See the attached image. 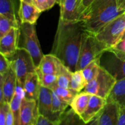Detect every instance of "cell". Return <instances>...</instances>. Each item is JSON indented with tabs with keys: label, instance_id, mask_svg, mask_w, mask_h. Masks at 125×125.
<instances>
[{
	"label": "cell",
	"instance_id": "cell-1",
	"mask_svg": "<svg viewBox=\"0 0 125 125\" xmlns=\"http://www.w3.org/2000/svg\"><path fill=\"white\" fill-rule=\"evenodd\" d=\"M87 32L81 21L59 19L51 54L72 72L76 70L83 38Z\"/></svg>",
	"mask_w": 125,
	"mask_h": 125
},
{
	"label": "cell",
	"instance_id": "cell-2",
	"mask_svg": "<svg viewBox=\"0 0 125 125\" xmlns=\"http://www.w3.org/2000/svg\"><path fill=\"white\" fill-rule=\"evenodd\" d=\"M118 7L116 0H94L80 18L84 29L93 35L125 12Z\"/></svg>",
	"mask_w": 125,
	"mask_h": 125
},
{
	"label": "cell",
	"instance_id": "cell-3",
	"mask_svg": "<svg viewBox=\"0 0 125 125\" xmlns=\"http://www.w3.org/2000/svg\"><path fill=\"white\" fill-rule=\"evenodd\" d=\"M18 48L26 50L32 58L36 68L39 65L44 55L38 39L35 24L20 23Z\"/></svg>",
	"mask_w": 125,
	"mask_h": 125
},
{
	"label": "cell",
	"instance_id": "cell-4",
	"mask_svg": "<svg viewBox=\"0 0 125 125\" xmlns=\"http://www.w3.org/2000/svg\"><path fill=\"white\" fill-rule=\"evenodd\" d=\"M125 31V12L106 24L95 36L107 51L122 40Z\"/></svg>",
	"mask_w": 125,
	"mask_h": 125
},
{
	"label": "cell",
	"instance_id": "cell-5",
	"mask_svg": "<svg viewBox=\"0 0 125 125\" xmlns=\"http://www.w3.org/2000/svg\"><path fill=\"white\" fill-rule=\"evenodd\" d=\"M106 51L95 35L86 32L83 38L76 70H82L92 61L101 59Z\"/></svg>",
	"mask_w": 125,
	"mask_h": 125
},
{
	"label": "cell",
	"instance_id": "cell-6",
	"mask_svg": "<svg viewBox=\"0 0 125 125\" xmlns=\"http://www.w3.org/2000/svg\"><path fill=\"white\" fill-rule=\"evenodd\" d=\"M10 68L17 76V84L23 88L26 78L29 73L35 72L36 67L30 54L24 49L18 48L15 53L7 58Z\"/></svg>",
	"mask_w": 125,
	"mask_h": 125
},
{
	"label": "cell",
	"instance_id": "cell-7",
	"mask_svg": "<svg viewBox=\"0 0 125 125\" xmlns=\"http://www.w3.org/2000/svg\"><path fill=\"white\" fill-rule=\"evenodd\" d=\"M117 79L106 68L101 65L97 76L87 83L83 91L107 99Z\"/></svg>",
	"mask_w": 125,
	"mask_h": 125
},
{
	"label": "cell",
	"instance_id": "cell-8",
	"mask_svg": "<svg viewBox=\"0 0 125 125\" xmlns=\"http://www.w3.org/2000/svg\"><path fill=\"white\" fill-rule=\"evenodd\" d=\"M59 19L64 21H78L83 14L81 0H61Z\"/></svg>",
	"mask_w": 125,
	"mask_h": 125
},
{
	"label": "cell",
	"instance_id": "cell-9",
	"mask_svg": "<svg viewBox=\"0 0 125 125\" xmlns=\"http://www.w3.org/2000/svg\"><path fill=\"white\" fill-rule=\"evenodd\" d=\"M39 115L37 101L23 97L21 105L20 125H35Z\"/></svg>",
	"mask_w": 125,
	"mask_h": 125
},
{
	"label": "cell",
	"instance_id": "cell-10",
	"mask_svg": "<svg viewBox=\"0 0 125 125\" xmlns=\"http://www.w3.org/2000/svg\"><path fill=\"white\" fill-rule=\"evenodd\" d=\"M39 114L52 121H58V118L52 111V90L40 85L37 100Z\"/></svg>",
	"mask_w": 125,
	"mask_h": 125
},
{
	"label": "cell",
	"instance_id": "cell-11",
	"mask_svg": "<svg viewBox=\"0 0 125 125\" xmlns=\"http://www.w3.org/2000/svg\"><path fill=\"white\" fill-rule=\"evenodd\" d=\"M18 40L19 28H12L0 38V54L7 58L13 56L18 48Z\"/></svg>",
	"mask_w": 125,
	"mask_h": 125
},
{
	"label": "cell",
	"instance_id": "cell-12",
	"mask_svg": "<svg viewBox=\"0 0 125 125\" xmlns=\"http://www.w3.org/2000/svg\"><path fill=\"white\" fill-rule=\"evenodd\" d=\"M120 107L115 103L107 102L98 116V125H117Z\"/></svg>",
	"mask_w": 125,
	"mask_h": 125
},
{
	"label": "cell",
	"instance_id": "cell-13",
	"mask_svg": "<svg viewBox=\"0 0 125 125\" xmlns=\"http://www.w3.org/2000/svg\"><path fill=\"white\" fill-rule=\"evenodd\" d=\"M41 13L35 5L20 1L18 11V19L20 23L35 24Z\"/></svg>",
	"mask_w": 125,
	"mask_h": 125
},
{
	"label": "cell",
	"instance_id": "cell-14",
	"mask_svg": "<svg viewBox=\"0 0 125 125\" xmlns=\"http://www.w3.org/2000/svg\"><path fill=\"white\" fill-rule=\"evenodd\" d=\"M106 103L107 101L106 99L92 95L86 110L80 115L81 118L85 123L90 122L101 112Z\"/></svg>",
	"mask_w": 125,
	"mask_h": 125
},
{
	"label": "cell",
	"instance_id": "cell-15",
	"mask_svg": "<svg viewBox=\"0 0 125 125\" xmlns=\"http://www.w3.org/2000/svg\"><path fill=\"white\" fill-rule=\"evenodd\" d=\"M40 89V81L36 71L29 73L26 78L23 87L24 97L28 100L37 101Z\"/></svg>",
	"mask_w": 125,
	"mask_h": 125
},
{
	"label": "cell",
	"instance_id": "cell-16",
	"mask_svg": "<svg viewBox=\"0 0 125 125\" xmlns=\"http://www.w3.org/2000/svg\"><path fill=\"white\" fill-rule=\"evenodd\" d=\"M112 56H108L101 64L114 76L117 81L125 78V61H121L111 52Z\"/></svg>",
	"mask_w": 125,
	"mask_h": 125
},
{
	"label": "cell",
	"instance_id": "cell-17",
	"mask_svg": "<svg viewBox=\"0 0 125 125\" xmlns=\"http://www.w3.org/2000/svg\"><path fill=\"white\" fill-rule=\"evenodd\" d=\"M62 64V62L56 56L51 53L50 54L44 55L37 68L45 74L57 76Z\"/></svg>",
	"mask_w": 125,
	"mask_h": 125
},
{
	"label": "cell",
	"instance_id": "cell-18",
	"mask_svg": "<svg viewBox=\"0 0 125 125\" xmlns=\"http://www.w3.org/2000/svg\"><path fill=\"white\" fill-rule=\"evenodd\" d=\"M2 76L3 78L4 102L10 104L13 99L17 89V76L11 68L7 73Z\"/></svg>",
	"mask_w": 125,
	"mask_h": 125
},
{
	"label": "cell",
	"instance_id": "cell-19",
	"mask_svg": "<svg viewBox=\"0 0 125 125\" xmlns=\"http://www.w3.org/2000/svg\"><path fill=\"white\" fill-rule=\"evenodd\" d=\"M107 102L117 103L120 107L125 106V78L117 81L109 95Z\"/></svg>",
	"mask_w": 125,
	"mask_h": 125
},
{
	"label": "cell",
	"instance_id": "cell-20",
	"mask_svg": "<svg viewBox=\"0 0 125 125\" xmlns=\"http://www.w3.org/2000/svg\"><path fill=\"white\" fill-rule=\"evenodd\" d=\"M23 97H24L23 88L20 85L17 84L15 93L12 101L10 103V109L13 116L14 125H20V124L21 105Z\"/></svg>",
	"mask_w": 125,
	"mask_h": 125
},
{
	"label": "cell",
	"instance_id": "cell-21",
	"mask_svg": "<svg viewBox=\"0 0 125 125\" xmlns=\"http://www.w3.org/2000/svg\"><path fill=\"white\" fill-rule=\"evenodd\" d=\"M92 95V94L84 91L79 92L74 96L70 106L77 114L81 115L86 110Z\"/></svg>",
	"mask_w": 125,
	"mask_h": 125
},
{
	"label": "cell",
	"instance_id": "cell-22",
	"mask_svg": "<svg viewBox=\"0 0 125 125\" xmlns=\"http://www.w3.org/2000/svg\"><path fill=\"white\" fill-rule=\"evenodd\" d=\"M17 0H0V15L10 19L20 21L18 17L19 6Z\"/></svg>",
	"mask_w": 125,
	"mask_h": 125
},
{
	"label": "cell",
	"instance_id": "cell-23",
	"mask_svg": "<svg viewBox=\"0 0 125 125\" xmlns=\"http://www.w3.org/2000/svg\"><path fill=\"white\" fill-rule=\"evenodd\" d=\"M85 123L80 116L71 108L61 115L58 125H84Z\"/></svg>",
	"mask_w": 125,
	"mask_h": 125
},
{
	"label": "cell",
	"instance_id": "cell-24",
	"mask_svg": "<svg viewBox=\"0 0 125 125\" xmlns=\"http://www.w3.org/2000/svg\"><path fill=\"white\" fill-rule=\"evenodd\" d=\"M87 83L83 71L76 70L72 73L70 88L78 92H81L84 90Z\"/></svg>",
	"mask_w": 125,
	"mask_h": 125
},
{
	"label": "cell",
	"instance_id": "cell-25",
	"mask_svg": "<svg viewBox=\"0 0 125 125\" xmlns=\"http://www.w3.org/2000/svg\"><path fill=\"white\" fill-rule=\"evenodd\" d=\"M101 68V59H98L90 62L82 70L87 83L90 82L97 76Z\"/></svg>",
	"mask_w": 125,
	"mask_h": 125
},
{
	"label": "cell",
	"instance_id": "cell-26",
	"mask_svg": "<svg viewBox=\"0 0 125 125\" xmlns=\"http://www.w3.org/2000/svg\"><path fill=\"white\" fill-rule=\"evenodd\" d=\"M52 90H53L55 94L66 103L70 104L74 96L79 92L75 91L71 88H63L59 87L57 85Z\"/></svg>",
	"mask_w": 125,
	"mask_h": 125
},
{
	"label": "cell",
	"instance_id": "cell-27",
	"mask_svg": "<svg viewBox=\"0 0 125 125\" xmlns=\"http://www.w3.org/2000/svg\"><path fill=\"white\" fill-rule=\"evenodd\" d=\"M37 73L39 78L40 85L48 89H52L57 85V76L55 74H45L36 68Z\"/></svg>",
	"mask_w": 125,
	"mask_h": 125
},
{
	"label": "cell",
	"instance_id": "cell-28",
	"mask_svg": "<svg viewBox=\"0 0 125 125\" xmlns=\"http://www.w3.org/2000/svg\"><path fill=\"white\" fill-rule=\"evenodd\" d=\"M70 105L62 101L53 90H52V113L58 118L66 111Z\"/></svg>",
	"mask_w": 125,
	"mask_h": 125
},
{
	"label": "cell",
	"instance_id": "cell-29",
	"mask_svg": "<svg viewBox=\"0 0 125 125\" xmlns=\"http://www.w3.org/2000/svg\"><path fill=\"white\" fill-rule=\"evenodd\" d=\"M20 24V21L13 20L0 15V38L6 35L12 28H19Z\"/></svg>",
	"mask_w": 125,
	"mask_h": 125
},
{
	"label": "cell",
	"instance_id": "cell-30",
	"mask_svg": "<svg viewBox=\"0 0 125 125\" xmlns=\"http://www.w3.org/2000/svg\"><path fill=\"white\" fill-rule=\"evenodd\" d=\"M73 72L65 65L62 64L57 75V85L63 88H70Z\"/></svg>",
	"mask_w": 125,
	"mask_h": 125
},
{
	"label": "cell",
	"instance_id": "cell-31",
	"mask_svg": "<svg viewBox=\"0 0 125 125\" xmlns=\"http://www.w3.org/2000/svg\"><path fill=\"white\" fill-rule=\"evenodd\" d=\"M106 51L112 52L121 61H125V39L120 40L117 45Z\"/></svg>",
	"mask_w": 125,
	"mask_h": 125
},
{
	"label": "cell",
	"instance_id": "cell-32",
	"mask_svg": "<svg viewBox=\"0 0 125 125\" xmlns=\"http://www.w3.org/2000/svg\"><path fill=\"white\" fill-rule=\"evenodd\" d=\"M35 6L42 12L52 8L56 4H59L61 0H35Z\"/></svg>",
	"mask_w": 125,
	"mask_h": 125
},
{
	"label": "cell",
	"instance_id": "cell-33",
	"mask_svg": "<svg viewBox=\"0 0 125 125\" xmlns=\"http://www.w3.org/2000/svg\"><path fill=\"white\" fill-rule=\"evenodd\" d=\"M10 109L9 103L4 102L0 104V125H6L7 112Z\"/></svg>",
	"mask_w": 125,
	"mask_h": 125
},
{
	"label": "cell",
	"instance_id": "cell-34",
	"mask_svg": "<svg viewBox=\"0 0 125 125\" xmlns=\"http://www.w3.org/2000/svg\"><path fill=\"white\" fill-rule=\"evenodd\" d=\"M10 68V62L6 56L0 54V74L4 75Z\"/></svg>",
	"mask_w": 125,
	"mask_h": 125
},
{
	"label": "cell",
	"instance_id": "cell-35",
	"mask_svg": "<svg viewBox=\"0 0 125 125\" xmlns=\"http://www.w3.org/2000/svg\"><path fill=\"white\" fill-rule=\"evenodd\" d=\"M59 120L52 121L42 115H39L37 122L35 125H58Z\"/></svg>",
	"mask_w": 125,
	"mask_h": 125
},
{
	"label": "cell",
	"instance_id": "cell-36",
	"mask_svg": "<svg viewBox=\"0 0 125 125\" xmlns=\"http://www.w3.org/2000/svg\"><path fill=\"white\" fill-rule=\"evenodd\" d=\"M117 125H125V106L120 107L119 117Z\"/></svg>",
	"mask_w": 125,
	"mask_h": 125
},
{
	"label": "cell",
	"instance_id": "cell-37",
	"mask_svg": "<svg viewBox=\"0 0 125 125\" xmlns=\"http://www.w3.org/2000/svg\"><path fill=\"white\" fill-rule=\"evenodd\" d=\"M94 1V0H81V9L83 10V13L86 9L87 7H89L90 5V4Z\"/></svg>",
	"mask_w": 125,
	"mask_h": 125
},
{
	"label": "cell",
	"instance_id": "cell-38",
	"mask_svg": "<svg viewBox=\"0 0 125 125\" xmlns=\"http://www.w3.org/2000/svg\"><path fill=\"white\" fill-rule=\"evenodd\" d=\"M99 114L96 117H95L94 119L88 123H85L84 125H98V116Z\"/></svg>",
	"mask_w": 125,
	"mask_h": 125
},
{
	"label": "cell",
	"instance_id": "cell-39",
	"mask_svg": "<svg viewBox=\"0 0 125 125\" xmlns=\"http://www.w3.org/2000/svg\"><path fill=\"white\" fill-rule=\"evenodd\" d=\"M118 7L125 11V0H116Z\"/></svg>",
	"mask_w": 125,
	"mask_h": 125
},
{
	"label": "cell",
	"instance_id": "cell-40",
	"mask_svg": "<svg viewBox=\"0 0 125 125\" xmlns=\"http://www.w3.org/2000/svg\"><path fill=\"white\" fill-rule=\"evenodd\" d=\"M20 1H24V2H27V3L35 5V0H20Z\"/></svg>",
	"mask_w": 125,
	"mask_h": 125
},
{
	"label": "cell",
	"instance_id": "cell-41",
	"mask_svg": "<svg viewBox=\"0 0 125 125\" xmlns=\"http://www.w3.org/2000/svg\"><path fill=\"white\" fill-rule=\"evenodd\" d=\"M123 39H125V31L124 32V34H123V36H122V40H123Z\"/></svg>",
	"mask_w": 125,
	"mask_h": 125
}]
</instances>
